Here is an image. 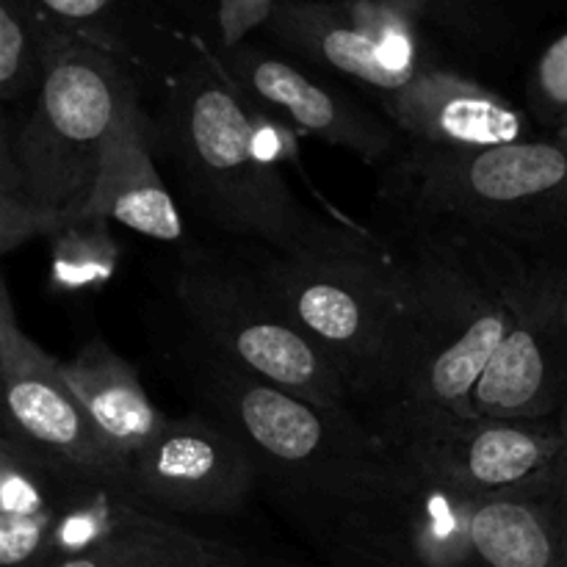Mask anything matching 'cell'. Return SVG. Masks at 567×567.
Instances as JSON below:
<instances>
[{
	"instance_id": "6da1fadb",
	"label": "cell",
	"mask_w": 567,
	"mask_h": 567,
	"mask_svg": "<svg viewBox=\"0 0 567 567\" xmlns=\"http://www.w3.org/2000/svg\"><path fill=\"white\" fill-rule=\"evenodd\" d=\"M199 413L252 454L260 491L321 551L399 567V529L419 465L352 408L291 396L192 338L177 349Z\"/></svg>"
},
{
	"instance_id": "7a4b0ae2",
	"label": "cell",
	"mask_w": 567,
	"mask_h": 567,
	"mask_svg": "<svg viewBox=\"0 0 567 567\" xmlns=\"http://www.w3.org/2000/svg\"><path fill=\"white\" fill-rule=\"evenodd\" d=\"M155 155L203 225L236 244L288 258H332L358 249L369 233L316 219L293 197L280 169L252 144V103L205 42L161 83V111L150 120Z\"/></svg>"
},
{
	"instance_id": "3957f363",
	"label": "cell",
	"mask_w": 567,
	"mask_h": 567,
	"mask_svg": "<svg viewBox=\"0 0 567 567\" xmlns=\"http://www.w3.org/2000/svg\"><path fill=\"white\" fill-rule=\"evenodd\" d=\"M385 238L410 330L408 377L388 410L476 419L471 393L509 330L485 255L468 233L446 225H396Z\"/></svg>"
},
{
	"instance_id": "277c9868",
	"label": "cell",
	"mask_w": 567,
	"mask_h": 567,
	"mask_svg": "<svg viewBox=\"0 0 567 567\" xmlns=\"http://www.w3.org/2000/svg\"><path fill=\"white\" fill-rule=\"evenodd\" d=\"M396 225H449L551 258L567 244V142L537 136L502 147L410 142L380 192Z\"/></svg>"
},
{
	"instance_id": "5b68a950",
	"label": "cell",
	"mask_w": 567,
	"mask_h": 567,
	"mask_svg": "<svg viewBox=\"0 0 567 567\" xmlns=\"http://www.w3.org/2000/svg\"><path fill=\"white\" fill-rule=\"evenodd\" d=\"M142 92L125 61L53 25L42 89L0 116V153L14 161L48 238L86 216L116 120Z\"/></svg>"
},
{
	"instance_id": "8992f818",
	"label": "cell",
	"mask_w": 567,
	"mask_h": 567,
	"mask_svg": "<svg viewBox=\"0 0 567 567\" xmlns=\"http://www.w3.org/2000/svg\"><path fill=\"white\" fill-rule=\"evenodd\" d=\"M260 280L319 343L347 382L354 404L374 413L402 396L410 330L385 236L332 258H288L241 244Z\"/></svg>"
},
{
	"instance_id": "52a82bcc",
	"label": "cell",
	"mask_w": 567,
	"mask_h": 567,
	"mask_svg": "<svg viewBox=\"0 0 567 567\" xmlns=\"http://www.w3.org/2000/svg\"><path fill=\"white\" fill-rule=\"evenodd\" d=\"M172 293L194 341L216 358L321 408H352L332 360L260 280L241 244L177 247Z\"/></svg>"
},
{
	"instance_id": "ba28073f",
	"label": "cell",
	"mask_w": 567,
	"mask_h": 567,
	"mask_svg": "<svg viewBox=\"0 0 567 567\" xmlns=\"http://www.w3.org/2000/svg\"><path fill=\"white\" fill-rule=\"evenodd\" d=\"M468 236L485 255L509 313L507 336L471 393V410L476 419H567V266L496 238Z\"/></svg>"
},
{
	"instance_id": "9c48e42d",
	"label": "cell",
	"mask_w": 567,
	"mask_h": 567,
	"mask_svg": "<svg viewBox=\"0 0 567 567\" xmlns=\"http://www.w3.org/2000/svg\"><path fill=\"white\" fill-rule=\"evenodd\" d=\"M264 33L288 59L354 83L374 100L446 64L408 20L365 0H280Z\"/></svg>"
},
{
	"instance_id": "30bf717a",
	"label": "cell",
	"mask_w": 567,
	"mask_h": 567,
	"mask_svg": "<svg viewBox=\"0 0 567 567\" xmlns=\"http://www.w3.org/2000/svg\"><path fill=\"white\" fill-rule=\"evenodd\" d=\"M0 382L3 430L39 457L92 480L127 485V468L66 382L64 363L28 338L9 282H0Z\"/></svg>"
},
{
	"instance_id": "8fae6325",
	"label": "cell",
	"mask_w": 567,
	"mask_h": 567,
	"mask_svg": "<svg viewBox=\"0 0 567 567\" xmlns=\"http://www.w3.org/2000/svg\"><path fill=\"white\" fill-rule=\"evenodd\" d=\"M371 424L474 498L537 480L567 446V421L460 419L441 410H385Z\"/></svg>"
},
{
	"instance_id": "7c38bea8",
	"label": "cell",
	"mask_w": 567,
	"mask_h": 567,
	"mask_svg": "<svg viewBox=\"0 0 567 567\" xmlns=\"http://www.w3.org/2000/svg\"><path fill=\"white\" fill-rule=\"evenodd\" d=\"M127 491L147 513L236 515L260 491L252 454L203 413L181 415L127 463Z\"/></svg>"
},
{
	"instance_id": "4fadbf2b",
	"label": "cell",
	"mask_w": 567,
	"mask_h": 567,
	"mask_svg": "<svg viewBox=\"0 0 567 567\" xmlns=\"http://www.w3.org/2000/svg\"><path fill=\"white\" fill-rule=\"evenodd\" d=\"M216 59L255 105L275 114L297 133L347 150L371 166H391L402 155V131L391 120L349 97L321 72L286 55L269 53L249 39L236 48L216 44Z\"/></svg>"
},
{
	"instance_id": "5bb4252c",
	"label": "cell",
	"mask_w": 567,
	"mask_h": 567,
	"mask_svg": "<svg viewBox=\"0 0 567 567\" xmlns=\"http://www.w3.org/2000/svg\"><path fill=\"white\" fill-rule=\"evenodd\" d=\"M61 31L125 61L144 86L166 81L194 50L216 42L192 0H31Z\"/></svg>"
},
{
	"instance_id": "9a60e30c",
	"label": "cell",
	"mask_w": 567,
	"mask_h": 567,
	"mask_svg": "<svg viewBox=\"0 0 567 567\" xmlns=\"http://www.w3.org/2000/svg\"><path fill=\"white\" fill-rule=\"evenodd\" d=\"M377 103L402 136L432 147H502L537 138L529 114L449 64L430 66Z\"/></svg>"
},
{
	"instance_id": "2e32d148",
	"label": "cell",
	"mask_w": 567,
	"mask_h": 567,
	"mask_svg": "<svg viewBox=\"0 0 567 567\" xmlns=\"http://www.w3.org/2000/svg\"><path fill=\"white\" fill-rule=\"evenodd\" d=\"M75 474L0 435V567H55L59 537L89 487Z\"/></svg>"
},
{
	"instance_id": "e0dca14e",
	"label": "cell",
	"mask_w": 567,
	"mask_h": 567,
	"mask_svg": "<svg viewBox=\"0 0 567 567\" xmlns=\"http://www.w3.org/2000/svg\"><path fill=\"white\" fill-rule=\"evenodd\" d=\"M86 216L109 219L172 247L186 244V221L155 164L142 94L133 97L116 120Z\"/></svg>"
},
{
	"instance_id": "ac0fdd59",
	"label": "cell",
	"mask_w": 567,
	"mask_h": 567,
	"mask_svg": "<svg viewBox=\"0 0 567 567\" xmlns=\"http://www.w3.org/2000/svg\"><path fill=\"white\" fill-rule=\"evenodd\" d=\"M64 374L125 468L169 424V415L144 391L138 371L100 338L66 360Z\"/></svg>"
},
{
	"instance_id": "d6986e66",
	"label": "cell",
	"mask_w": 567,
	"mask_h": 567,
	"mask_svg": "<svg viewBox=\"0 0 567 567\" xmlns=\"http://www.w3.org/2000/svg\"><path fill=\"white\" fill-rule=\"evenodd\" d=\"M474 551L480 567H567L563 532L548 496V471L476 502Z\"/></svg>"
},
{
	"instance_id": "ffe728a7",
	"label": "cell",
	"mask_w": 567,
	"mask_h": 567,
	"mask_svg": "<svg viewBox=\"0 0 567 567\" xmlns=\"http://www.w3.org/2000/svg\"><path fill=\"white\" fill-rule=\"evenodd\" d=\"M408 20L465 64H504L524 37V17L507 0H365Z\"/></svg>"
},
{
	"instance_id": "44dd1931",
	"label": "cell",
	"mask_w": 567,
	"mask_h": 567,
	"mask_svg": "<svg viewBox=\"0 0 567 567\" xmlns=\"http://www.w3.org/2000/svg\"><path fill=\"white\" fill-rule=\"evenodd\" d=\"M415 465L419 482L399 529V567H480L474 551V513L480 498L460 491L421 460Z\"/></svg>"
},
{
	"instance_id": "7402d4cb",
	"label": "cell",
	"mask_w": 567,
	"mask_h": 567,
	"mask_svg": "<svg viewBox=\"0 0 567 567\" xmlns=\"http://www.w3.org/2000/svg\"><path fill=\"white\" fill-rule=\"evenodd\" d=\"M230 543L199 535L175 518L142 509L116 535L55 567H194L219 557Z\"/></svg>"
},
{
	"instance_id": "603a6c76",
	"label": "cell",
	"mask_w": 567,
	"mask_h": 567,
	"mask_svg": "<svg viewBox=\"0 0 567 567\" xmlns=\"http://www.w3.org/2000/svg\"><path fill=\"white\" fill-rule=\"evenodd\" d=\"M53 22L31 0H0V105L25 109L39 94L50 61Z\"/></svg>"
},
{
	"instance_id": "cb8c5ba5",
	"label": "cell",
	"mask_w": 567,
	"mask_h": 567,
	"mask_svg": "<svg viewBox=\"0 0 567 567\" xmlns=\"http://www.w3.org/2000/svg\"><path fill=\"white\" fill-rule=\"evenodd\" d=\"M50 241V286L66 293L109 286L120 266V247L109 219L81 216L61 225Z\"/></svg>"
},
{
	"instance_id": "d4e9b609",
	"label": "cell",
	"mask_w": 567,
	"mask_h": 567,
	"mask_svg": "<svg viewBox=\"0 0 567 567\" xmlns=\"http://www.w3.org/2000/svg\"><path fill=\"white\" fill-rule=\"evenodd\" d=\"M526 103L537 127L554 136L567 122V28L551 39L526 78Z\"/></svg>"
},
{
	"instance_id": "484cf974",
	"label": "cell",
	"mask_w": 567,
	"mask_h": 567,
	"mask_svg": "<svg viewBox=\"0 0 567 567\" xmlns=\"http://www.w3.org/2000/svg\"><path fill=\"white\" fill-rule=\"evenodd\" d=\"M33 238H48V227L28 197L14 161L0 153V252L11 255Z\"/></svg>"
},
{
	"instance_id": "4316f807",
	"label": "cell",
	"mask_w": 567,
	"mask_h": 567,
	"mask_svg": "<svg viewBox=\"0 0 567 567\" xmlns=\"http://www.w3.org/2000/svg\"><path fill=\"white\" fill-rule=\"evenodd\" d=\"M280 0H216L214 3V37L221 48H236L247 42L249 33L264 31L271 11Z\"/></svg>"
},
{
	"instance_id": "83f0119b",
	"label": "cell",
	"mask_w": 567,
	"mask_h": 567,
	"mask_svg": "<svg viewBox=\"0 0 567 567\" xmlns=\"http://www.w3.org/2000/svg\"><path fill=\"white\" fill-rule=\"evenodd\" d=\"M548 496H551V507H554V515H557V524H559V532H563V543L567 554V446L563 449V454L554 460L551 468H548Z\"/></svg>"
},
{
	"instance_id": "f1b7e54d",
	"label": "cell",
	"mask_w": 567,
	"mask_h": 567,
	"mask_svg": "<svg viewBox=\"0 0 567 567\" xmlns=\"http://www.w3.org/2000/svg\"><path fill=\"white\" fill-rule=\"evenodd\" d=\"M194 567H286V565L269 563V559L258 557V554L247 551V548H241V546H233L230 543V546H227L219 557L208 559V563H203V565H194Z\"/></svg>"
},
{
	"instance_id": "f546056e",
	"label": "cell",
	"mask_w": 567,
	"mask_h": 567,
	"mask_svg": "<svg viewBox=\"0 0 567 567\" xmlns=\"http://www.w3.org/2000/svg\"><path fill=\"white\" fill-rule=\"evenodd\" d=\"M518 11L524 17V22L540 20V17L559 14V11H567V0H518Z\"/></svg>"
},
{
	"instance_id": "4dcf8cb0",
	"label": "cell",
	"mask_w": 567,
	"mask_h": 567,
	"mask_svg": "<svg viewBox=\"0 0 567 567\" xmlns=\"http://www.w3.org/2000/svg\"><path fill=\"white\" fill-rule=\"evenodd\" d=\"M554 136L565 138V142H567V122H565V125H563V127H559V131H557V133H554Z\"/></svg>"
},
{
	"instance_id": "1f68e13d",
	"label": "cell",
	"mask_w": 567,
	"mask_h": 567,
	"mask_svg": "<svg viewBox=\"0 0 567 567\" xmlns=\"http://www.w3.org/2000/svg\"><path fill=\"white\" fill-rule=\"evenodd\" d=\"M192 3H197L199 9H205V3H203V0H192Z\"/></svg>"
}]
</instances>
